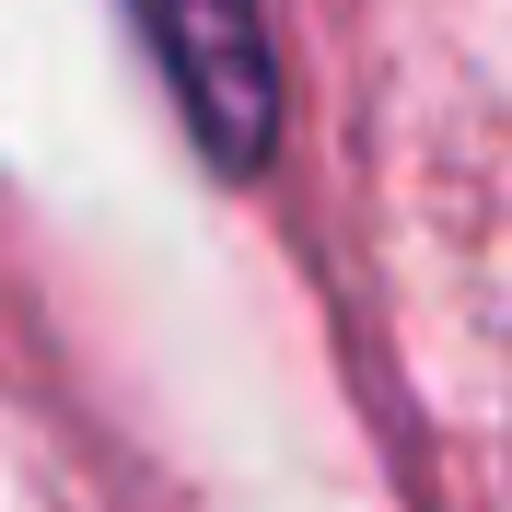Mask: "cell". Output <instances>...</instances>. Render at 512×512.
<instances>
[{
	"label": "cell",
	"mask_w": 512,
	"mask_h": 512,
	"mask_svg": "<svg viewBox=\"0 0 512 512\" xmlns=\"http://www.w3.org/2000/svg\"><path fill=\"white\" fill-rule=\"evenodd\" d=\"M163 70H175V105H187L198 152L222 175H256L280 152V59H268V24L256 0H140Z\"/></svg>",
	"instance_id": "obj_1"
}]
</instances>
